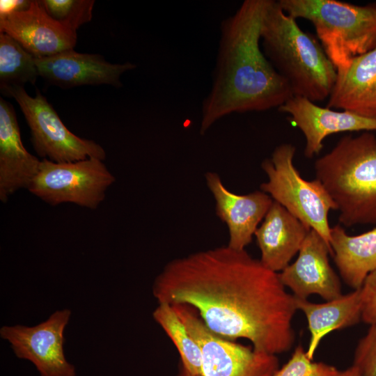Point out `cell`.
<instances>
[{"instance_id":"6da1fadb","label":"cell","mask_w":376,"mask_h":376,"mask_svg":"<svg viewBox=\"0 0 376 376\" xmlns=\"http://www.w3.org/2000/svg\"><path fill=\"white\" fill-rule=\"evenodd\" d=\"M152 290L158 303L190 306L211 331L249 340L258 352L276 355L294 344L295 297L245 249L226 245L174 259Z\"/></svg>"},{"instance_id":"7a4b0ae2","label":"cell","mask_w":376,"mask_h":376,"mask_svg":"<svg viewBox=\"0 0 376 376\" xmlns=\"http://www.w3.org/2000/svg\"><path fill=\"white\" fill-rule=\"evenodd\" d=\"M269 1L244 0L221 21L212 87L202 103L201 134L232 113L278 109L294 96L260 47V28Z\"/></svg>"},{"instance_id":"3957f363","label":"cell","mask_w":376,"mask_h":376,"mask_svg":"<svg viewBox=\"0 0 376 376\" xmlns=\"http://www.w3.org/2000/svg\"><path fill=\"white\" fill-rule=\"evenodd\" d=\"M260 44L293 95L313 102L328 98L336 79L335 66L318 38L302 30L278 1H269L260 28Z\"/></svg>"},{"instance_id":"277c9868","label":"cell","mask_w":376,"mask_h":376,"mask_svg":"<svg viewBox=\"0 0 376 376\" xmlns=\"http://www.w3.org/2000/svg\"><path fill=\"white\" fill-rule=\"evenodd\" d=\"M323 185L345 227L376 224V136L363 132L342 137L315 162Z\"/></svg>"},{"instance_id":"5b68a950","label":"cell","mask_w":376,"mask_h":376,"mask_svg":"<svg viewBox=\"0 0 376 376\" xmlns=\"http://www.w3.org/2000/svg\"><path fill=\"white\" fill-rule=\"evenodd\" d=\"M283 10L312 23L337 73L376 48V3L358 6L337 0H278Z\"/></svg>"},{"instance_id":"8992f818","label":"cell","mask_w":376,"mask_h":376,"mask_svg":"<svg viewBox=\"0 0 376 376\" xmlns=\"http://www.w3.org/2000/svg\"><path fill=\"white\" fill-rule=\"evenodd\" d=\"M295 152V146L290 143L274 148L271 158L261 164L268 180L260 185V190L315 230L330 245L328 215L330 210H337L336 205L320 180L301 178L293 164Z\"/></svg>"},{"instance_id":"52a82bcc","label":"cell","mask_w":376,"mask_h":376,"mask_svg":"<svg viewBox=\"0 0 376 376\" xmlns=\"http://www.w3.org/2000/svg\"><path fill=\"white\" fill-rule=\"evenodd\" d=\"M171 306L201 349V373L197 376H273L279 369L276 355L258 352L217 335L190 306ZM176 376L193 375L180 366Z\"/></svg>"},{"instance_id":"ba28073f","label":"cell","mask_w":376,"mask_h":376,"mask_svg":"<svg viewBox=\"0 0 376 376\" xmlns=\"http://www.w3.org/2000/svg\"><path fill=\"white\" fill-rule=\"evenodd\" d=\"M1 92L17 102L30 129L34 150L43 159L55 162L105 159L104 148L93 140L72 133L38 90L34 97L22 86L8 87Z\"/></svg>"},{"instance_id":"9c48e42d","label":"cell","mask_w":376,"mask_h":376,"mask_svg":"<svg viewBox=\"0 0 376 376\" xmlns=\"http://www.w3.org/2000/svg\"><path fill=\"white\" fill-rule=\"evenodd\" d=\"M114 182L115 177L97 158L69 162L42 159L28 190L51 205L72 203L95 210Z\"/></svg>"},{"instance_id":"30bf717a","label":"cell","mask_w":376,"mask_h":376,"mask_svg":"<svg viewBox=\"0 0 376 376\" xmlns=\"http://www.w3.org/2000/svg\"><path fill=\"white\" fill-rule=\"evenodd\" d=\"M70 315V310L65 308L33 327L3 326L0 336L17 358L35 366L40 376H76L75 366L64 353V331Z\"/></svg>"},{"instance_id":"8fae6325","label":"cell","mask_w":376,"mask_h":376,"mask_svg":"<svg viewBox=\"0 0 376 376\" xmlns=\"http://www.w3.org/2000/svg\"><path fill=\"white\" fill-rule=\"evenodd\" d=\"M329 254L332 255L331 246L311 229L296 260L279 273L282 283L299 299L318 295L327 301L340 297V281L329 263Z\"/></svg>"},{"instance_id":"7c38bea8","label":"cell","mask_w":376,"mask_h":376,"mask_svg":"<svg viewBox=\"0 0 376 376\" xmlns=\"http://www.w3.org/2000/svg\"><path fill=\"white\" fill-rule=\"evenodd\" d=\"M0 33L10 36L36 58L73 49L77 42V32L52 18L38 0L1 17Z\"/></svg>"},{"instance_id":"4fadbf2b","label":"cell","mask_w":376,"mask_h":376,"mask_svg":"<svg viewBox=\"0 0 376 376\" xmlns=\"http://www.w3.org/2000/svg\"><path fill=\"white\" fill-rule=\"evenodd\" d=\"M278 110L290 115L292 123L302 132L306 139L304 154L307 158L319 154L324 139L332 134L376 131L375 118L322 107L303 97L292 96Z\"/></svg>"},{"instance_id":"5bb4252c","label":"cell","mask_w":376,"mask_h":376,"mask_svg":"<svg viewBox=\"0 0 376 376\" xmlns=\"http://www.w3.org/2000/svg\"><path fill=\"white\" fill-rule=\"evenodd\" d=\"M40 77L63 88L107 84L121 87V75L136 68L134 63H111L96 54L66 50L53 56L36 58Z\"/></svg>"},{"instance_id":"9a60e30c","label":"cell","mask_w":376,"mask_h":376,"mask_svg":"<svg viewBox=\"0 0 376 376\" xmlns=\"http://www.w3.org/2000/svg\"><path fill=\"white\" fill-rule=\"evenodd\" d=\"M205 180L215 200L216 214L228 228V246L233 249L244 250L251 242L273 199L261 190L236 194L229 191L219 175L214 172L207 173Z\"/></svg>"},{"instance_id":"2e32d148","label":"cell","mask_w":376,"mask_h":376,"mask_svg":"<svg viewBox=\"0 0 376 376\" xmlns=\"http://www.w3.org/2000/svg\"><path fill=\"white\" fill-rule=\"evenodd\" d=\"M40 161L23 146L13 106L0 98V200L6 203L16 191L29 189Z\"/></svg>"},{"instance_id":"e0dca14e","label":"cell","mask_w":376,"mask_h":376,"mask_svg":"<svg viewBox=\"0 0 376 376\" xmlns=\"http://www.w3.org/2000/svg\"><path fill=\"white\" fill-rule=\"evenodd\" d=\"M311 230L274 201L254 233L261 253L260 260L267 269L281 272L299 253Z\"/></svg>"},{"instance_id":"ac0fdd59","label":"cell","mask_w":376,"mask_h":376,"mask_svg":"<svg viewBox=\"0 0 376 376\" xmlns=\"http://www.w3.org/2000/svg\"><path fill=\"white\" fill-rule=\"evenodd\" d=\"M326 107L376 119V48L355 57L337 73Z\"/></svg>"},{"instance_id":"d6986e66","label":"cell","mask_w":376,"mask_h":376,"mask_svg":"<svg viewBox=\"0 0 376 376\" xmlns=\"http://www.w3.org/2000/svg\"><path fill=\"white\" fill-rule=\"evenodd\" d=\"M297 310L305 315L310 331L306 351L313 360L321 340L330 332L351 327L361 320L360 288L325 303L315 304L296 298Z\"/></svg>"},{"instance_id":"ffe728a7","label":"cell","mask_w":376,"mask_h":376,"mask_svg":"<svg viewBox=\"0 0 376 376\" xmlns=\"http://www.w3.org/2000/svg\"><path fill=\"white\" fill-rule=\"evenodd\" d=\"M329 244L340 275L345 283L359 289L367 276L376 269V228L349 235L340 224L331 228Z\"/></svg>"},{"instance_id":"44dd1931","label":"cell","mask_w":376,"mask_h":376,"mask_svg":"<svg viewBox=\"0 0 376 376\" xmlns=\"http://www.w3.org/2000/svg\"><path fill=\"white\" fill-rule=\"evenodd\" d=\"M152 317L177 348L181 366L190 375H199L202 363L201 349L173 307L167 303H158Z\"/></svg>"},{"instance_id":"7402d4cb","label":"cell","mask_w":376,"mask_h":376,"mask_svg":"<svg viewBox=\"0 0 376 376\" xmlns=\"http://www.w3.org/2000/svg\"><path fill=\"white\" fill-rule=\"evenodd\" d=\"M36 57L16 40L0 33V88L34 84L39 77Z\"/></svg>"},{"instance_id":"603a6c76","label":"cell","mask_w":376,"mask_h":376,"mask_svg":"<svg viewBox=\"0 0 376 376\" xmlns=\"http://www.w3.org/2000/svg\"><path fill=\"white\" fill-rule=\"evenodd\" d=\"M41 2L52 18L75 32L93 17V0H42Z\"/></svg>"},{"instance_id":"cb8c5ba5","label":"cell","mask_w":376,"mask_h":376,"mask_svg":"<svg viewBox=\"0 0 376 376\" xmlns=\"http://www.w3.org/2000/svg\"><path fill=\"white\" fill-rule=\"evenodd\" d=\"M343 371L323 362H313L301 345H298L288 361L273 376H342Z\"/></svg>"},{"instance_id":"d4e9b609","label":"cell","mask_w":376,"mask_h":376,"mask_svg":"<svg viewBox=\"0 0 376 376\" xmlns=\"http://www.w3.org/2000/svg\"><path fill=\"white\" fill-rule=\"evenodd\" d=\"M353 366L360 376H376V323L370 324L367 334L359 340Z\"/></svg>"},{"instance_id":"484cf974","label":"cell","mask_w":376,"mask_h":376,"mask_svg":"<svg viewBox=\"0 0 376 376\" xmlns=\"http://www.w3.org/2000/svg\"><path fill=\"white\" fill-rule=\"evenodd\" d=\"M361 320L368 324L376 323V269L370 272L360 288Z\"/></svg>"},{"instance_id":"4316f807","label":"cell","mask_w":376,"mask_h":376,"mask_svg":"<svg viewBox=\"0 0 376 376\" xmlns=\"http://www.w3.org/2000/svg\"><path fill=\"white\" fill-rule=\"evenodd\" d=\"M31 1L12 0L0 1V17L26 8Z\"/></svg>"},{"instance_id":"83f0119b","label":"cell","mask_w":376,"mask_h":376,"mask_svg":"<svg viewBox=\"0 0 376 376\" xmlns=\"http://www.w3.org/2000/svg\"><path fill=\"white\" fill-rule=\"evenodd\" d=\"M342 376H360L358 369L353 365L343 371Z\"/></svg>"}]
</instances>
